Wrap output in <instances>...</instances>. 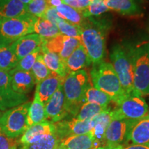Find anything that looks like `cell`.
<instances>
[{
	"label": "cell",
	"instance_id": "38",
	"mask_svg": "<svg viewBox=\"0 0 149 149\" xmlns=\"http://www.w3.org/2000/svg\"><path fill=\"white\" fill-rule=\"evenodd\" d=\"M43 19L48 20L51 23L57 26V24L59 23V22L63 20L60 17H59L58 13H57L56 8L53 6H48L47 9H46L44 14L43 15L42 17Z\"/></svg>",
	"mask_w": 149,
	"mask_h": 149
},
{
	"label": "cell",
	"instance_id": "6",
	"mask_svg": "<svg viewBox=\"0 0 149 149\" xmlns=\"http://www.w3.org/2000/svg\"><path fill=\"white\" fill-rule=\"evenodd\" d=\"M36 17L26 13L17 17L0 20V40L13 43L33 32Z\"/></svg>",
	"mask_w": 149,
	"mask_h": 149
},
{
	"label": "cell",
	"instance_id": "26",
	"mask_svg": "<svg viewBox=\"0 0 149 149\" xmlns=\"http://www.w3.org/2000/svg\"><path fill=\"white\" fill-rule=\"evenodd\" d=\"M45 120H46V117L44 104L41 101L38 93L35 91L34 100L31 103L28 112V125L29 127Z\"/></svg>",
	"mask_w": 149,
	"mask_h": 149
},
{
	"label": "cell",
	"instance_id": "12",
	"mask_svg": "<svg viewBox=\"0 0 149 149\" xmlns=\"http://www.w3.org/2000/svg\"><path fill=\"white\" fill-rule=\"evenodd\" d=\"M0 96L6 109H12L28 101L26 95L15 91L11 86L8 71L0 70Z\"/></svg>",
	"mask_w": 149,
	"mask_h": 149
},
{
	"label": "cell",
	"instance_id": "41",
	"mask_svg": "<svg viewBox=\"0 0 149 149\" xmlns=\"http://www.w3.org/2000/svg\"><path fill=\"white\" fill-rule=\"evenodd\" d=\"M46 1L49 6H53L55 8H57L58 6L63 3V0H46Z\"/></svg>",
	"mask_w": 149,
	"mask_h": 149
},
{
	"label": "cell",
	"instance_id": "47",
	"mask_svg": "<svg viewBox=\"0 0 149 149\" xmlns=\"http://www.w3.org/2000/svg\"><path fill=\"white\" fill-rule=\"evenodd\" d=\"M139 1H142V0H139Z\"/></svg>",
	"mask_w": 149,
	"mask_h": 149
},
{
	"label": "cell",
	"instance_id": "22",
	"mask_svg": "<svg viewBox=\"0 0 149 149\" xmlns=\"http://www.w3.org/2000/svg\"><path fill=\"white\" fill-rule=\"evenodd\" d=\"M27 13L26 5L19 0H0V20L17 17Z\"/></svg>",
	"mask_w": 149,
	"mask_h": 149
},
{
	"label": "cell",
	"instance_id": "24",
	"mask_svg": "<svg viewBox=\"0 0 149 149\" xmlns=\"http://www.w3.org/2000/svg\"><path fill=\"white\" fill-rule=\"evenodd\" d=\"M41 53L43 56V60L48 69L61 77H66L68 72L67 71L65 61L59 57L58 54L48 51L42 46L41 47Z\"/></svg>",
	"mask_w": 149,
	"mask_h": 149
},
{
	"label": "cell",
	"instance_id": "30",
	"mask_svg": "<svg viewBox=\"0 0 149 149\" xmlns=\"http://www.w3.org/2000/svg\"><path fill=\"white\" fill-rule=\"evenodd\" d=\"M108 109L109 108L103 107L98 104L85 102L79 108V111L74 118L79 120H89Z\"/></svg>",
	"mask_w": 149,
	"mask_h": 149
},
{
	"label": "cell",
	"instance_id": "35",
	"mask_svg": "<svg viewBox=\"0 0 149 149\" xmlns=\"http://www.w3.org/2000/svg\"><path fill=\"white\" fill-rule=\"evenodd\" d=\"M41 47L37 48L32 53L29 54L24 58H22L21 60L19 61L15 68L19 70H24V71H31L33 65L37 60V57L41 53Z\"/></svg>",
	"mask_w": 149,
	"mask_h": 149
},
{
	"label": "cell",
	"instance_id": "33",
	"mask_svg": "<svg viewBox=\"0 0 149 149\" xmlns=\"http://www.w3.org/2000/svg\"><path fill=\"white\" fill-rule=\"evenodd\" d=\"M60 34L81 41V28L66 20H61L57 24Z\"/></svg>",
	"mask_w": 149,
	"mask_h": 149
},
{
	"label": "cell",
	"instance_id": "1",
	"mask_svg": "<svg viewBox=\"0 0 149 149\" xmlns=\"http://www.w3.org/2000/svg\"><path fill=\"white\" fill-rule=\"evenodd\" d=\"M91 78L93 86L109 95L116 105L125 97V93L111 63L104 60L93 64Z\"/></svg>",
	"mask_w": 149,
	"mask_h": 149
},
{
	"label": "cell",
	"instance_id": "23",
	"mask_svg": "<svg viewBox=\"0 0 149 149\" xmlns=\"http://www.w3.org/2000/svg\"><path fill=\"white\" fill-rule=\"evenodd\" d=\"M18 62L13 43L0 40V70L10 71L15 68Z\"/></svg>",
	"mask_w": 149,
	"mask_h": 149
},
{
	"label": "cell",
	"instance_id": "40",
	"mask_svg": "<svg viewBox=\"0 0 149 149\" xmlns=\"http://www.w3.org/2000/svg\"><path fill=\"white\" fill-rule=\"evenodd\" d=\"M122 149H149V143L144 144H132L126 146H123Z\"/></svg>",
	"mask_w": 149,
	"mask_h": 149
},
{
	"label": "cell",
	"instance_id": "44",
	"mask_svg": "<svg viewBox=\"0 0 149 149\" xmlns=\"http://www.w3.org/2000/svg\"><path fill=\"white\" fill-rule=\"evenodd\" d=\"M19 1L23 3H24V4L27 5V4H29L30 2H31V0H19Z\"/></svg>",
	"mask_w": 149,
	"mask_h": 149
},
{
	"label": "cell",
	"instance_id": "29",
	"mask_svg": "<svg viewBox=\"0 0 149 149\" xmlns=\"http://www.w3.org/2000/svg\"><path fill=\"white\" fill-rule=\"evenodd\" d=\"M112 102L109 95L102 92V91L95 88L90 83L85 93V102L96 104L103 107L108 108L109 104Z\"/></svg>",
	"mask_w": 149,
	"mask_h": 149
},
{
	"label": "cell",
	"instance_id": "18",
	"mask_svg": "<svg viewBox=\"0 0 149 149\" xmlns=\"http://www.w3.org/2000/svg\"><path fill=\"white\" fill-rule=\"evenodd\" d=\"M59 144L66 149H94L100 147L91 132L68 136L61 139Z\"/></svg>",
	"mask_w": 149,
	"mask_h": 149
},
{
	"label": "cell",
	"instance_id": "36",
	"mask_svg": "<svg viewBox=\"0 0 149 149\" xmlns=\"http://www.w3.org/2000/svg\"><path fill=\"white\" fill-rule=\"evenodd\" d=\"M48 6L46 0H31L26 5L27 12L37 18L42 17Z\"/></svg>",
	"mask_w": 149,
	"mask_h": 149
},
{
	"label": "cell",
	"instance_id": "13",
	"mask_svg": "<svg viewBox=\"0 0 149 149\" xmlns=\"http://www.w3.org/2000/svg\"><path fill=\"white\" fill-rule=\"evenodd\" d=\"M55 133L60 141L70 135H78L88 133L92 129L91 120H79L73 118L69 121L61 120L54 123Z\"/></svg>",
	"mask_w": 149,
	"mask_h": 149
},
{
	"label": "cell",
	"instance_id": "48",
	"mask_svg": "<svg viewBox=\"0 0 149 149\" xmlns=\"http://www.w3.org/2000/svg\"><path fill=\"white\" fill-rule=\"evenodd\" d=\"M94 149H96V148H94Z\"/></svg>",
	"mask_w": 149,
	"mask_h": 149
},
{
	"label": "cell",
	"instance_id": "37",
	"mask_svg": "<svg viewBox=\"0 0 149 149\" xmlns=\"http://www.w3.org/2000/svg\"><path fill=\"white\" fill-rule=\"evenodd\" d=\"M17 138H11L0 132V149H17Z\"/></svg>",
	"mask_w": 149,
	"mask_h": 149
},
{
	"label": "cell",
	"instance_id": "16",
	"mask_svg": "<svg viewBox=\"0 0 149 149\" xmlns=\"http://www.w3.org/2000/svg\"><path fill=\"white\" fill-rule=\"evenodd\" d=\"M55 133V127L54 123L45 120L35 125L29 126L20 138L19 143L22 145L31 144Z\"/></svg>",
	"mask_w": 149,
	"mask_h": 149
},
{
	"label": "cell",
	"instance_id": "14",
	"mask_svg": "<svg viewBox=\"0 0 149 149\" xmlns=\"http://www.w3.org/2000/svg\"><path fill=\"white\" fill-rule=\"evenodd\" d=\"M11 86L15 92L26 95L32 91L35 81L31 71H24L15 68L8 71Z\"/></svg>",
	"mask_w": 149,
	"mask_h": 149
},
{
	"label": "cell",
	"instance_id": "28",
	"mask_svg": "<svg viewBox=\"0 0 149 149\" xmlns=\"http://www.w3.org/2000/svg\"><path fill=\"white\" fill-rule=\"evenodd\" d=\"M33 32L45 40L53 38L60 33L57 26L42 17L37 18L35 21Z\"/></svg>",
	"mask_w": 149,
	"mask_h": 149
},
{
	"label": "cell",
	"instance_id": "9",
	"mask_svg": "<svg viewBox=\"0 0 149 149\" xmlns=\"http://www.w3.org/2000/svg\"><path fill=\"white\" fill-rule=\"evenodd\" d=\"M81 44V41L59 33L53 38L44 40L42 45L48 51L57 53L64 61Z\"/></svg>",
	"mask_w": 149,
	"mask_h": 149
},
{
	"label": "cell",
	"instance_id": "42",
	"mask_svg": "<svg viewBox=\"0 0 149 149\" xmlns=\"http://www.w3.org/2000/svg\"><path fill=\"white\" fill-rule=\"evenodd\" d=\"M123 145H105L100 146L96 149H122Z\"/></svg>",
	"mask_w": 149,
	"mask_h": 149
},
{
	"label": "cell",
	"instance_id": "3",
	"mask_svg": "<svg viewBox=\"0 0 149 149\" xmlns=\"http://www.w3.org/2000/svg\"><path fill=\"white\" fill-rule=\"evenodd\" d=\"M128 52L133 68L134 90L141 96L148 95L149 42H141Z\"/></svg>",
	"mask_w": 149,
	"mask_h": 149
},
{
	"label": "cell",
	"instance_id": "15",
	"mask_svg": "<svg viewBox=\"0 0 149 149\" xmlns=\"http://www.w3.org/2000/svg\"><path fill=\"white\" fill-rule=\"evenodd\" d=\"M44 40L45 39H43L36 33H31L21 37L13 43L14 52L18 60H21L37 48L41 47Z\"/></svg>",
	"mask_w": 149,
	"mask_h": 149
},
{
	"label": "cell",
	"instance_id": "8",
	"mask_svg": "<svg viewBox=\"0 0 149 149\" xmlns=\"http://www.w3.org/2000/svg\"><path fill=\"white\" fill-rule=\"evenodd\" d=\"M149 111L146 102L136 91L125 97L117 104L115 109L112 111L113 120L126 119L130 120H138L145 116Z\"/></svg>",
	"mask_w": 149,
	"mask_h": 149
},
{
	"label": "cell",
	"instance_id": "46",
	"mask_svg": "<svg viewBox=\"0 0 149 149\" xmlns=\"http://www.w3.org/2000/svg\"><path fill=\"white\" fill-rule=\"evenodd\" d=\"M1 115H2V113H1V112H0V118H1ZM1 126H0V132H1Z\"/></svg>",
	"mask_w": 149,
	"mask_h": 149
},
{
	"label": "cell",
	"instance_id": "25",
	"mask_svg": "<svg viewBox=\"0 0 149 149\" xmlns=\"http://www.w3.org/2000/svg\"><path fill=\"white\" fill-rule=\"evenodd\" d=\"M109 10L124 15H139L140 9L134 0H103Z\"/></svg>",
	"mask_w": 149,
	"mask_h": 149
},
{
	"label": "cell",
	"instance_id": "34",
	"mask_svg": "<svg viewBox=\"0 0 149 149\" xmlns=\"http://www.w3.org/2000/svg\"><path fill=\"white\" fill-rule=\"evenodd\" d=\"M109 10V9L104 4L103 0H93L92 3L81 13L84 17L89 18L91 16L101 15Z\"/></svg>",
	"mask_w": 149,
	"mask_h": 149
},
{
	"label": "cell",
	"instance_id": "7",
	"mask_svg": "<svg viewBox=\"0 0 149 149\" xmlns=\"http://www.w3.org/2000/svg\"><path fill=\"white\" fill-rule=\"evenodd\" d=\"M110 57L111 64L118 76L123 91L126 95L133 93L135 91L133 68L128 52L122 46L117 44L113 46Z\"/></svg>",
	"mask_w": 149,
	"mask_h": 149
},
{
	"label": "cell",
	"instance_id": "39",
	"mask_svg": "<svg viewBox=\"0 0 149 149\" xmlns=\"http://www.w3.org/2000/svg\"><path fill=\"white\" fill-rule=\"evenodd\" d=\"M93 1V0H63V3L82 12L92 3Z\"/></svg>",
	"mask_w": 149,
	"mask_h": 149
},
{
	"label": "cell",
	"instance_id": "21",
	"mask_svg": "<svg viewBox=\"0 0 149 149\" xmlns=\"http://www.w3.org/2000/svg\"><path fill=\"white\" fill-rule=\"evenodd\" d=\"M92 64L87 52L82 44H80L65 61L68 72L85 69Z\"/></svg>",
	"mask_w": 149,
	"mask_h": 149
},
{
	"label": "cell",
	"instance_id": "19",
	"mask_svg": "<svg viewBox=\"0 0 149 149\" xmlns=\"http://www.w3.org/2000/svg\"><path fill=\"white\" fill-rule=\"evenodd\" d=\"M128 141L135 144L149 143V111L145 116L134 123L128 133Z\"/></svg>",
	"mask_w": 149,
	"mask_h": 149
},
{
	"label": "cell",
	"instance_id": "17",
	"mask_svg": "<svg viewBox=\"0 0 149 149\" xmlns=\"http://www.w3.org/2000/svg\"><path fill=\"white\" fill-rule=\"evenodd\" d=\"M64 79V77L52 72L47 78L37 84L35 91L38 93L41 101L44 105L59 87L63 84Z\"/></svg>",
	"mask_w": 149,
	"mask_h": 149
},
{
	"label": "cell",
	"instance_id": "20",
	"mask_svg": "<svg viewBox=\"0 0 149 149\" xmlns=\"http://www.w3.org/2000/svg\"><path fill=\"white\" fill-rule=\"evenodd\" d=\"M113 120V113L109 109L91 119L92 129L91 132L100 146H105V131L109 123Z\"/></svg>",
	"mask_w": 149,
	"mask_h": 149
},
{
	"label": "cell",
	"instance_id": "2",
	"mask_svg": "<svg viewBox=\"0 0 149 149\" xmlns=\"http://www.w3.org/2000/svg\"><path fill=\"white\" fill-rule=\"evenodd\" d=\"M81 28V42L93 64L104 61L106 55V26L87 18Z\"/></svg>",
	"mask_w": 149,
	"mask_h": 149
},
{
	"label": "cell",
	"instance_id": "49",
	"mask_svg": "<svg viewBox=\"0 0 149 149\" xmlns=\"http://www.w3.org/2000/svg\"><path fill=\"white\" fill-rule=\"evenodd\" d=\"M17 149H18V148H17Z\"/></svg>",
	"mask_w": 149,
	"mask_h": 149
},
{
	"label": "cell",
	"instance_id": "43",
	"mask_svg": "<svg viewBox=\"0 0 149 149\" xmlns=\"http://www.w3.org/2000/svg\"><path fill=\"white\" fill-rule=\"evenodd\" d=\"M6 110H7L6 107L2 99H1V96H0V111H6Z\"/></svg>",
	"mask_w": 149,
	"mask_h": 149
},
{
	"label": "cell",
	"instance_id": "10",
	"mask_svg": "<svg viewBox=\"0 0 149 149\" xmlns=\"http://www.w3.org/2000/svg\"><path fill=\"white\" fill-rule=\"evenodd\" d=\"M44 107L46 120L52 123L60 122L69 115L62 85L46 102Z\"/></svg>",
	"mask_w": 149,
	"mask_h": 149
},
{
	"label": "cell",
	"instance_id": "11",
	"mask_svg": "<svg viewBox=\"0 0 149 149\" xmlns=\"http://www.w3.org/2000/svg\"><path fill=\"white\" fill-rule=\"evenodd\" d=\"M135 121L126 119L112 120L105 131L106 145H122V143L127 142L128 133Z\"/></svg>",
	"mask_w": 149,
	"mask_h": 149
},
{
	"label": "cell",
	"instance_id": "31",
	"mask_svg": "<svg viewBox=\"0 0 149 149\" xmlns=\"http://www.w3.org/2000/svg\"><path fill=\"white\" fill-rule=\"evenodd\" d=\"M60 139L56 133L48 135L31 144L22 145L21 149H54L59 144Z\"/></svg>",
	"mask_w": 149,
	"mask_h": 149
},
{
	"label": "cell",
	"instance_id": "5",
	"mask_svg": "<svg viewBox=\"0 0 149 149\" xmlns=\"http://www.w3.org/2000/svg\"><path fill=\"white\" fill-rule=\"evenodd\" d=\"M31 103L27 102L2 113L0 118V126L3 133L11 138H17L23 135L29 128L27 117Z\"/></svg>",
	"mask_w": 149,
	"mask_h": 149
},
{
	"label": "cell",
	"instance_id": "4",
	"mask_svg": "<svg viewBox=\"0 0 149 149\" xmlns=\"http://www.w3.org/2000/svg\"><path fill=\"white\" fill-rule=\"evenodd\" d=\"M90 83L88 72L85 69L67 74L62 87L69 114L75 117L79 108L85 103L86 91Z\"/></svg>",
	"mask_w": 149,
	"mask_h": 149
},
{
	"label": "cell",
	"instance_id": "45",
	"mask_svg": "<svg viewBox=\"0 0 149 149\" xmlns=\"http://www.w3.org/2000/svg\"><path fill=\"white\" fill-rule=\"evenodd\" d=\"M54 149H66V148H65L64 147H63L62 146H61L60 144H59L58 146H57V147H55V148Z\"/></svg>",
	"mask_w": 149,
	"mask_h": 149
},
{
	"label": "cell",
	"instance_id": "27",
	"mask_svg": "<svg viewBox=\"0 0 149 149\" xmlns=\"http://www.w3.org/2000/svg\"><path fill=\"white\" fill-rule=\"evenodd\" d=\"M56 10L62 19L77 26L82 25L87 19L84 17L81 11L65 3L58 6Z\"/></svg>",
	"mask_w": 149,
	"mask_h": 149
},
{
	"label": "cell",
	"instance_id": "32",
	"mask_svg": "<svg viewBox=\"0 0 149 149\" xmlns=\"http://www.w3.org/2000/svg\"><path fill=\"white\" fill-rule=\"evenodd\" d=\"M33 77H34L35 84L40 83L42 80L47 78L50 74H51L52 71L48 69L46 65L43 60V56L42 53H40L37 57L36 61L33 65L32 69H31Z\"/></svg>",
	"mask_w": 149,
	"mask_h": 149
}]
</instances>
